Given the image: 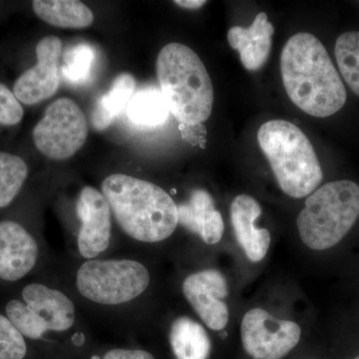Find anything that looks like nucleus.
I'll list each match as a JSON object with an SVG mask.
<instances>
[{
  "mask_svg": "<svg viewBox=\"0 0 359 359\" xmlns=\"http://www.w3.org/2000/svg\"><path fill=\"white\" fill-rule=\"evenodd\" d=\"M280 72L287 96L306 114L328 117L346 102V87L327 49L311 33H297L287 40Z\"/></svg>",
  "mask_w": 359,
  "mask_h": 359,
  "instance_id": "f257e3e1",
  "label": "nucleus"
},
{
  "mask_svg": "<svg viewBox=\"0 0 359 359\" xmlns=\"http://www.w3.org/2000/svg\"><path fill=\"white\" fill-rule=\"evenodd\" d=\"M102 194L116 221L134 240L159 243L178 226V205L161 187L125 174L104 180Z\"/></svg>",
  "mask_w": 359,
  "mask_h": 359,
  "instance_id": "f03ea898",
  "label": "nucleus"
},
{
  "mask_svg": "<svg viewBox=\"0 0 359 359\" xmlns=\"http://www.w3.org/2000/svg\"><path fill=\"white\" fill-rule=\"evenodd\" d=\"M156 70L168 109L180 124H202L209 119L214 88L195 51L185 44L165 45L158 55Z\"/></svg>",
  "mask_w": 359,
  "mask_h": 359,
  "instance_id": "7ed1b4c3",
  "label": "nucleus"
},
{
  "mask_svg": "<svg viewBox=\"0 0 359 359\" xmlns=\"http://www.w3.org/2000/svg\"><path fill=\"white\" fill-rule=\"evenodd\" d=\"M257 142L283 193L302 199L320 186L323 178L320 161L299 127L285 120H271L257 131Z\"/></svg>",
  "mask_w": 359,
  "mask_h": 359,
  "instance_id": "20e7f679",
  "label": "nucleus"
},
{
  "mask_svg": "<svg viewBox=\"0 0 359 359\" xmlns=\"http://www.w3.org/2000/svg\"><path fill=\"white\" fill-rule=\"evenodd\" d=\"M359 218V185L349 180L330 182L306 200L297 219L302 243L313 250L339 244Z\"/></svg>",
  "mask_w": 359,
  "mask_h": 359,
  "instance_id": "39448f33",
  "label": "nucleus"
},
{
  "mask_svg": "<svg viewBox=\"0 0 359 359\" xmlns=\"http://www.w3.org/2000/svg\"><path fill=\"white\" fill-rule=\"evenodd\" d=\"M151 276L143 264L133 259H92L77 271L76 285L85 299L117 306L133 301L150 285Z\"/></svg>",
  "mask_w": 359,
  "mask_h": 359,
  "instance_id": "423d86ee",
  "label": "nucleus"
},
{
  "mask_svg": "<svg viewBox=\"0 0 359 359\" xmlns=\"http://www.w3.org/2000/svg\"><path fill=\"white\" fill-rule=\"evenodd\" d=\"M88 125L83 111L69 98L52 102L32 132L35 147L52 160L76 154L87 140Z\"/></svg>",
  "mask_w": 359,
  "mask_h": 359,
  "instance_id": "0eeeda50",
  "label": "nucleus"
},
{
  "mask_svg": "<svg viewBox=\"0 0 359 359\" xmlns=\"http://www.w3.org/2000/svg\"><path fill=\"white\" fill-rule=\"evenodd\" d=\"M301 335L294 321L278 320L259 308L250 309L241 325L243 346L252 359H283L299 344Z\"/></svg>",
  "mask_w": 359,
  "mask_h": 359,
  "instance_id": "6e6552de",
  "label": "nucleus"
},
{
  "mask_svg": "<svg viewBox=\"0 0 359 359\" xmlns=\"http://www.w3.org/2000/svg\"><path fill=\"white\" fill-rule=\"evenodd\" d=\"M63 43L60 39L45 36L36 45V65L23 72L13 86L20 102L34 105L51 98L61 83L60 58Z\"/></svg>",
  "mask_w": 359,
  "mask_h": 359,
  "instance_id": "1a4fd4ad",
  "label": "nucleus"
},
{
  "mask_svg": "<svg viewBox=\"0 0 359 359\" xmlns=\"http://www.w3.org/2000/svg\"><path fill=\"white\" fill-rule=\"evenodd\" d=\"M183 294L210 330H223L230 320L224 297L228 283L216 269H204L188 276L183 283Z\"/></svg>",
  "mask_w": 359,
  "mask_h": 359,
  "instance_id": "9d476101",
  "label": "nucleus"
},
{
  "mask_svg": "<svg viewBox=\"0 0 359 359\" xmlns=\"http://www.w3.org/2000/svg\"><path fill=\"white\" fill-rule=\"evenodd\" d=\"M81 221L77 244L80 255L92 259L105 252L111 241V209L103 194L92 187H85L76 204Z\"/></svg>",
  "mask_w": 359,
  "mask_h": 359,
  "instance_id": "9b49d317",
  "label": "nucleus"
},
{
  "mask_svg": "<svg viewBox=\"0 0 359 359\" xmlns=\"http://www.w3.org/2000/svg\"><path fill=\"white\" fill-rule=\"evenodd\" d=\"M39 245L22 224L0 222V280L18 282L34 268Z\"/></svg>",
  "mask_w": 359,
  "mask_h": 359,
  "instance_id": "f8f14e48",
  "label": "nucleus"
},
{
  "mask_svg": "<svg viewBox=\"0 0 359 359\" xmlns=\"http://www.w3.org/2000/svg\"><path fill=\"white\" fill-rule=\"evenodd\" d=\"M261 214V205L249 195H238L231 202V223L236 238L252 263L263 261L271 245V233L256 226Z\"/></svg>",
  "mask_w": 359,
  "mask_h": 359,
  "instance_id": "ddd939ff",
  "label": "nucleus"
},
{
  "mask_svg": "<svg viewBox=\"0 0 359 359\" xmlns=\"http://www.w3.org/2000/svg\"><path fill=\"white\" fill-rule=\"evenodd\" d=\"M275 28L268 15L259 13L249 27L233 26L228 32V41L231 48L238 51L241 62L245 69H261L269 57Z\"/></svg>",
  "mask_w": 359,
  "mask_h": 359,
  "instance_id": "4468645a",
  "label": "nucleus"
},
{
  "mask_svg": "<svg viewBox=\"0 0 359 359\" xmlns=\"http://www.w3.org/2000/svg\"><path fill=\"white\" fill-rule=\"evenodd\" d=\"M178 222L199 235L205 244L217 245L223 238V217L215 208L212 196L202 189L194 190L190 199L178 205Z\"/></svg>",
  "mask_w": 359,
  "mask_h": 359,
  "instance_id": "2eb2a0df",
  "label": "nucleus"
},
{
  "mask_svg": "<svg viewBox=\"0 0 359 359\" xmlns=\"http://www.w3.org/2000/svg\"><path fill=\"white\" fill-rule=\"evenodd\" d=\"M23 302L41 316L48 330L65 332L74 325L75 306L60 290L41 283H30L21 292Z\"/></svg>",
  "mask_w": 359,
  "mask_h": 359,
  "instance_id": "dca6fc26",
  "label": "nucleus"
},
{
  "mask_svg": "<svg viewBox=\"0 0 359 359\" xmlns=\"http://www.w3.org/2000/svg\"><path fill=\"white\" fill-rule=\"evenodd\" d=\"M34 13L52 26L82 29L94 21V14L83 2L77 0H34Z\"/></svg>",
  "mask_w": 359,
  "mask_h": 359,
  "instance_id": "f3484780",
  "label": "nucleus"
},
{
  "mask_svg": "<svg viewBox=\"0 0 359 359\" xmlns=\"http://www.w3.org/2000/svg\"><path fill=\"white\" fill-rule=\"evenodd\" d=\"M135 88L136 80L130 73H121L115 78L109 91L98 99L92 111L91 122L97 131L107 129L126 109Z\"/></svg>",
  "mask_w": 359,
  "mask_h": 359,
  "instance_id": "a211bd4d",
  "label": "nucleus"
},
{
  "mask_svg": "<svg viewBox=\"0 0 359 359\" xmlns=\"http://www.w3.org/2000/svg\"><path fill=\"white\" fill-rule=\"evenodd\" d=\"M170 344L177 359H209L211 340L202 325L181 316L170 330Z\"/></svg>",
  "mask_w": 359,
  "mask_h": 359,
  "instance_id": "6ab92c4d",
  "label": "nucleus"
},
{
  "mask_svg": "<svg viewBox=\"0 0 359 359\" xmlns=\"http://www.w3.org/2000/svg\"><path fill=\"white\" fill-rule=\"evenodd\" d=\"M126 110L131 122L138 126L149 128L165 124L170 113L161 90L155 87H149L136 92Z\"/></svg>",
  "mask_w": 359,
  "mask_h": 359,
  "instance_id": "aec40b11",
  "label": "nucleus"
},
{
  "mask_svg": "<svg viewBox=\"0 0 359 359\" xmlns=\"http://www.w3.org/2000/svg\"><path fill=\"white\" fill-rule=\"evenodd\" d=\"M27 176V165L20 156L0 152V209L13 202Z\"/></svg>",
  "mask_w": 359,
  "mask_h": 359,
  "instance_id": "412c9836",
  "label": "nucleus"
},
{
  "mask_svg": "<svg viewBox=\"0 0 359 359\" xmlns=\"http://www.w3.org/2000/svg\"><path fill=\"white\" fill-rule=\"evenodd\" d=\"M334 55L344 81L359 96V32L340 35L335 42Z\"/></svg>",
  "mask_w": 359,
  "mask_h": 359,
  "instance_id": "4be33fe9",
  "label": "nucleus"
},
{
  "mask_svg": "<svg viewBox=\"0 0 359 359\" xmlns=\"http://www.w3.org/2000/svg\"><path fill=\"white\" fill-rule=\"evenodd\" d=\"M95 58V50L91 45H73L63 54L61 75L71 83H85L93 70Z\"/></svg>",
  "mask_w": 359,
  "mask_h": 359,
  "instance_id": "5701e85b",
  "label": "nucleus"
},
{
  "mask_svg": "<svg viewBox=\"0 0 359 359\" xmlns=\"http://www.w3.org/2000/svg\"><path fill=\"white\" fill-rule=\"evenodd\" d=\"M6 316L27 339H40L48 330L43 318L20 299H11L7 302Z\"/></svg>",
  "mask_w": 359,
  "mask_h": 359,
  "instance_id": "b1692460",
  "label": "nucleus"
},
{
  "mask_svg": "<svg viewBox=\"0 0 359 359\" xmlns=\"http://www.w3.org/2000/svg\"><path fill=\"white\" fill-rule=\"evenodd\" d=\"M26 353L25 337L6 316L0 314V359H23Z\"/></svg>",
  "mask_w": 359,
  "mask_h": 359,
  "instance_id": "393cba45",
  "label": "nucleus"
},
{
  "mask_svg": "<svg viewBox=\"0 0 359 359\" xmlns=\"http://www.w3.org/2000/svg\"><path fill=\"white\" fill-rule=\"evenodd\" d=\"M25 116V110L13 91L0 83V125L14 126L20 124Z\"/></svg>",
  "mask_w": 359,
  "mask_h": 359,
  "instance_id": "a878e982",
  "label": "nucleus"
},
{
  "mask_svg": "<svg viewBox=\"0 0 359 359\" xmlns=\"http://www.w3.org/2000/svg\"><path fill=\"white\" fill-rule=\"evenodd\" d=\"M181 130L182 138L184 141L188 142L192 145H200L204 149V143L205 142V128L203 124L197 125H180Z\"/></svg>",
  "mask_w": 359,
  "mask_h": 359,
  "instance_id": "bb28decb",
  "label": "nucleus"
},
{
  "mask_svg": "<svg viewBox=\"0 0 359 359\" xmlns=\"http://www.w3.org/2000/svg\"><path fill=\"white\" fill-rule=\"evenodd\" d=\"M103 359H155L150 353L140 349L116 348L108 351Z\"/></svg>",
  "mask_w": 359,
  "mask_h": 359,
  "instance_id": "cd10ccee",
  "label": "nucleus"
},
{
  "mask_svg": "<svg viewBox=\"0 0 359 359\" xmlns=\"http://www.w3.org/2000/svg\"><path fill=\"white\" fill-rule=\"evenodd\" d=\"M174 4L182 8L199 9L207 4V1L205 0H176Z\"/></svg>",
  "mask_w": 359,
  "mask_h": 359,
  "instance_id": "c85d7f7f",
  "label": "nucleus"
},
{
  "mask_svg": "<svg viewBox=\"0 0 359 359\" xmlns=\"http://www.w3.org/2000/svg\"><path fill=\"white\" fill-rule=\"evenodd\" d=\"M353 359H359V355L356 356V358Z\"/></svg>",
  "mask_w": 359,
  "mask_h": 359,
  "instance_id": "c756f323",
  "label": "nucleus"
}]
</instances>
